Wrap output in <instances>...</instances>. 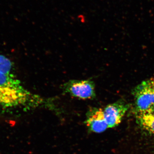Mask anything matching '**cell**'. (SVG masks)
I'll list each match as a JSON object with an SVG mask.
<instances>
[{"mask_svg":"<svg viewBox=\"0 0 154 154\" xmlns=\"http://www.w3.org/2000/svg\"><path fill=\"white\" fill-rule=\"evenodd\" d=\"M39 101L22 85L11 60L0 54V108L32 107L38 105Z\"/></svg>","mask_w":154,"mask_h":154,"instance_id":"obj_1","label":"cell"},{"mask_svg":"<svg viewBox=\"0 0 154 154\" xmlns=\"http://www.w3.org/2000/svg\"><path fill=\"white\" fill-rule=\"evenodd\" d=\"M137 124L154 136V107L144 112L135 113Z\"/></svg>","mask_w":154,"mask_h":154,"instance_id":"obj_6","label":"cell"},{"mask_svg":"<svg viewBox=\"0 0 154 154\" xmlns=\"http://www.w3.org/2000/svg\"><path fill=\"white\" fill-rule=\"evenodd\" d=\"M65 93L79 99H94L96 96L95 85L90 80H71L63 86Z\"/></svg>","mask_w":154,"mask_h":154,"instance_id":"obj_3","label":"cell"},{"mask_svg":"<svg viewBox=\"0 0 154 154\" xmlns=\"http://www.w3.org/2000/svg\"><path fill=\"white\" fill-rule=\"evenodd\" d=\"M135 113H141L154 107V77L144 80L133 91Z\"/></svg>","mask_w":154,"mask_h":154,"instance_id":"obj_2","label":"cell"},{"mask_svg":"<svg viewBox=\"0 0 154 154\" xmlns=\"http://www.w3.org/2000/svg\"><path fill=\"white\" fill-rule=\"evenodd\" d=\"M129 105L122 100L107 105L103 109L108 128L118 126L129 109Z\"/></svg>","mask_w":154,"mask_h":154,"instance_id":"obj_4","label":"cell"},{"mask_svg":"<svg viewBox=\"0 0 154 154\" xmlns=\"http://www.w3.org/2000/svg\"><path fill=\"white\" fill-rule=\"evenodd\" d=\"M86 124L89 130L96 133H101L108 128L103 109L93 108L87 114Z\"/></svg>","mask_w":154,"mask_h":154,"instance_id":"obj_5","label":"cell"}]
</instances>
